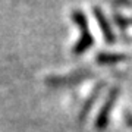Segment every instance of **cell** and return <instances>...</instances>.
<instances>
[{"label":"cell","mask_w":132,"mask_h":132,"mask_svg":"<svg viewBox=\"0 0 132 132\" xmlns=\"http://www.w3.org/2000/svg\"><path fill=\"white\" fill-rule=\"evenodd\" d=\"M93 13L95 16V21H97V24H98L100 29H101V34H103V38L106 40V43L107 44H113L116 41V34L113 32L110 21L107 19V16L103 12V9L100 6H94L93 7Z\"/></svg>","instance_id":"3957f363"},{"label":"cell","mask_w":132,"mask_h":132,"mask_svg":"<svg viewBox=\"0 0 132 132\" xmlns=\"http://www.w3.org/2000/svg\"><path fill=\"white\" fill-rule=\"evenodd\" d=\"M94 35L90 32V29H85L81 31V37L78 38V41L75 43V46L72 47V54L79 56L82 53H85L88 48H91L94 46Z\"/></svg>","instance_id":"5b68a950"},{"label":"cell","mask_w":132,"mask_h":132,"mask_svg":"<svg viewBox=\"0 0 132 132\" xmlns=\"http://www.w3.org/2000/svg\"><path fill=\"white\" fill-rule=\"evenodd\" d=\"M94 76V72L90 69H81L76 71L71 75H63V76H48L46 79V84L50 87H66V85H76L79 82H84L88 78Z\"/></svg>","instance_id":"7a4b0ae2"},{"label":"cell","mask_w":132,"mask_h":132,"mask_svg":"<svg viewBox=\"0 0 132 132\" xmlns=\"http://www.w3.org/2000/svg\"><path fill=\"white\" fill-rule=\"evenodd\" d=\"M123 119H125V122H126L128 126L132 129V113L129 110H125V112H123Z\"/></svg>","instance_id":"30bf717a"},{"label":"cell","mask_w":132,"mask_h":132,"mask_svg":"<svg viewBox=\"0 0 132 132\" xmlns=\"http://www.w3.org/2000/svg\"><path fill=\"white\" fill-rule=\"evenodd\" d=\"M119 94H120V87H118V85L116 87H112L110 91L107 93V97H106L103 106H101L98 114L95 118V128H97V131H104L107 128L110 112H112L113 106L116 104V100H118Z\"/></svg>","instance_id":"6da1fadb"},{"label":"cell","mask_w":132,"mask_h":132,"mask_svg":"<svg viewBox=\"0 0 132 132\" xmlns=\"http://www.w3.org/2000/svg\"><path fill=\"white\" fill-rule=\"evenodd\" d=\"M112 19H113L114 24L118 25L122 31H125V29H128L129 27H132V18H126V16H123V15L118 13V12H113Z\"/></svg>","instance_id":"ba28073f"},{"label":"cell","mask_w":132,"mask_h":132,"mask_svg":"<svg viewBox=\"0 0 132 132\" xmlns=\"http://www.w3.org/2000/svg\"><path fill=\"white\" fill-rule=\"evenodd\" d=\"M106 85H107L106 84V81H98V82L94 85V88H93V91H91V94L87 97V100L84 101V104H82V107H81V110H79V114H78V120H79V122H84L85 119H87L88 113L91 112V109H93L94 103L97 101V98L100 97V94H101V91L104 90Z\"/></svg>","instance_id":"277c9868"},{"label":"cell","mask_w":132,"mask_h":132,"mask_svg":"<svg viewBox=\"0 0 132 132\" xmlns=\"http://www.w3.org/2000/svg\"><path fill=\"white\" fill-rule=\"evenodd\" d=\"M72 22L79 28V31H85V29H90V25H88V19H87V15L82 12L81 9H75L72 10Z\"/></svg>","instance_id":"52a82bcc"},{"label":"cell","mask_w":132,"mask_h":132,"mask_svg":"<svg viewBox=\"0 0 132 132\" xmlns=\"http://www.w3.org/2000/svg\"><path fill=\"white\" fill-rule=\"evenodd\" d=\"M129 59V54L125 53H109V52H100L95 54V62L100 65H113L119 62H125Z\"/></svg>","instance_id":"8992f818"},{"label":"cell","mask_w":132,"mask_h":132,"mask_svg":"<svg viewBox=\"0 0 132 132\" xmlns=\"http://www.w3.org/2000/svg\"><path fill=\"white\" fill-rule=\"evenodd\" d=\"M114 6H132V0H109Z\"/></svg>","instance_id":"9c48e42d"}]
</instances>
